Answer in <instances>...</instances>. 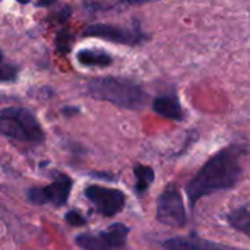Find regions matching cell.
<instances>
[{
    "mask_svg": "<svg viewBox=\"0 0 250 250\" xmlns=\"http://www.w3.org/2000/svg\"><path fill=\"white\" fill-rule=\"evenodd\" d=\"M62 113H63L66 117H70V116H73V114L79 113V108H78V107H66V108H63V110H62Z\"/></svg>",
    "mask_w": 250,
    "mask_h": 250,
    "instance_id": "17",
    "label": "cell"
},
{
    "mask_svg": "<svg viewBox=\"0 0 250 250\" xmlns=\"http://www.w3.org/2000/svg\"><path fill=\"white\" fill-rule=\"evenodd\" d=\"M129 231L123 223H114L105 230L76 236L75 243L82 250H119L126 246Z\"/></svg>",
    "mask_w": 250,
    "mask_h": 250,
    "instance_id": "5",
    "label": "cell"
},
{
    "mask_svg": "<svg viewBox=\"0 0 250 250\" xmlns=\"http://www.w3.org/2000/svg\"><path fill=\"white\" fill-rule=\"evenodd\" d=\"M0 133L9 139L40 145L45 139V133L37 116L23 107H4L0 111Z\"/></svg>",
    "mask_w": 250,
    "mask_h": 250,
    "instance_id": "3",
    "label": "cell"
},
{
    "mask_svg": "<svg viewBox=\"0 0 250 250\" xmlns=\"http://www.w3.org/2000/svg\"><path fill=\"white\" fill-rule=\"evenodd\" d=\"M64 220H66L67 224H70V226H73V227H81V226H85V224H86L85 217H83L81 212H78L76 209L69 211V212L64 215Z\"/></svg>",
    "mask_w": 250,
    "mask_h": 250,
    "instance_id": "16",
    "label": "cell"
},
{
    "mask_svg": "<svg viewBox=\"0 0 250 250\" xmlns=\"http://www.w3.org/2000/svg\"><path fill=\"white\" fill-rule=\"evenodd\" d=\"M152 110L161 117H166L174 122L185 120V110L176 94H163V95L155 97L152 101Z\"/></svg>",
    "mask_w": 250,
    "mask_h": 250,
    "instance_id": "10",
    "label": "cell"
},
{
    "mask_svg": "<svg viewBox=\"0 0 250 250\" xmlns=\"http://www.w3.org/2000/svg\"><path fill=\"white\" fill-rule=\"evenodd\" d=\"M18 66L13 63H7L4 59H1V67H0V79L1 82H13L18 76Z\"/></svg>",
    "mask_w": 250,
    "mask_h": 250,
    "instance_id": "14",
    "label": "cell"
},
{
    "mask_svg": "<svg viewBox=\"0 0 250 250\" xmlns=\"http://www.w3.org/2000/svg\"><path fill=\"white\" fill-rule=\"evenodd\" d=\"M85 94L94 100L107 101L129 110L142 108L148 98L141 85L130 79L117 76H101L88 81Z\"/></svg>",
    "mask_w": 250,
    "mask_h": 250,
    "instance_id": "2",
    "label": "cell"
},
{
    "mask_svg": "<svg viewBox=\"0 0 250 250\" xmlns=\"http://www.w3.org/2000/svg\"><path fill=\"white\" fill-rule=\"evenodd\" d=\"M157 220L173 229H183L188 223L185 199L177 185L170 183L158 196Z\"/></svg>",
    "mask_w": 250,
    "mask_h": 250,
    "instance_id": "4",
    "label": "cell"
},
{
    "mask_svg": "<svg viewBox=\"0 0 250 250\" xmlns=\"http://www.w3.org/2000/svg\"><path fill=\"white\" fill-rule=\"evenodd\" d=\"M227 220H229V224L243 233L245 236L250 237V211L245 209V208H237V209H233L229 215H227Z\"/></svg>",
    "mask_w": 250,
    "mask_h": 250,
    "instance_id": "13",
    "label": "cell"
},
{
    "mask_svg": "<svg viewBox=\"0 0 250 250\" xmlns=\"http://www.w3.org/2000/svg\"><path fill=\"white\" fill-rule=\"evenodd\" d=\"M161 246L166 250H239L230 248L227 245H221L212 240H207L192 233L185 237H171L161 242Z\"/></svg>",
    "mask_w": 250,
    "mask_h": 250,
    "instance_id": "9",
    "label": "cell"
},
{
    "mask_svg": "<svg viewBox=\"0 0 250 250\" xmlns=\"http://www.w3.org/2000/svg\"><path fill=\"white\" fill-rule=\"evenodd\" d=\"M73 186V180L60 173L56 179L47 186H37L26 190L28 202L34 205H53V207H63L67 204Z\"/></svg>",
    "mask_w": 250,
    "mask_h": 250,
    "instance_id": "7",
    "label": "cell"
},
{
    "mask_svg": "<svg viewBox=\"0 0 250 250\" xmlns=\"http://www.w3.org/2000/svg\"><path fill=\"white\" fill-rule=\"evenodd\" d=\"M133 174H135V179H136L135 190H136L138 195L145 193L149 189V186L154 183V180H155V171L149 166L136 164L135 168H133Z\"/></svg>",
    "mask_w": 250,
    "mask_h": 250,
    "instance_id": "12",
    "label": "cell"
},
{
    "mask_svg": "<svg viewBox=\"0 0 250 250\" xmlns=\"http://www.w3.org/2000/svg\"><path fill=\"white\" fill-rule=\"evenodd\" d=\"M83 195L94 205L95 211L107 218L120 214L126 205V195L114 188L89 185L85 188Z\"/></svg>",
    "mask_w": 250,
    "mask_h": 250,
    "instance_id": "8",
    "label": "cell"
},
{
    "mask_svg": "<svg viewBox=\"0 0 250 250\" xmlns=\"http://www.w3.org/2000/svg\"><path fill=\"white\" fill-rule=\"evenodd\" d=\"M242 154V148L227 146L201 167L185 189L192 209L202 198L221 190H230L239 183L243 171L240 166Z\"/></svg>",
    "mask_w": 250,
    "mask_h": 250,
    "instance_id": "1",
    "label": "cell"
},
{
    "mask_svg": "<svg viewBox=\"0 0 250 250\" xmlns=\"http://www.w3.org/2000/svg\"><path fill=\"white\" fill-rule=\"evenodd\" d=\"M76 60L85 67H107L113 63L111 56L104 50L83 48L76 53Z\"/></svg>",
    "mask_w": 250,
    "mask_h": 250,
    "instance_id": "11",
    "label": "cell"
},
{
    "mask_svg": "<svg viewBox=\"0 0 250 250\" xmlns=\"http://www.w3.org/2000/svg\"><path fill=\"white\" fill-rule=\"evenodd\" d=\"M83 35L122 45H141L149 38V35L142 31L139 23H135L130 28L116 26L110 23H92L85 28Z\"/></svg>",
    "mask_w": 250,
    "mask_h": 250,
    "instance_id": "6",
    "label": "cell"
},
{
    "mask_svg": "<svg viewBox=\"0 0 250 250\" xmlns=\"http://www.w3.org/2000/svg\"><path fill=\"white\" fill-rule=\"evenodd\" d=\"M72 41H73V37L69 31L63 29L57 34V38H56V45H57V50L63 54H66L72 47Z\"/></svg>",
    "mask_w": 250,
    "mask_h": 250,
    "instance_id": "15",
    "label": "cell"
}]
</instances>
